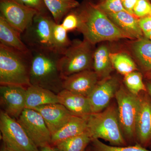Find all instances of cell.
<instances>
[{
  "instance_id": "8d00e7d4",
  "label": "cell",
  "mask_w": 151,
  "mask_h": 151,
  "mask_svg": "<svg viewBox=\"0 0 151 151\" xmlns=\"http://www.w3.org/2000/svg\"><path fill=\"white\" fill-rule=\"evenodd\" d=\"M147 89L149 94L151 96V81L147 83Z\"/></svg>"
},
{
  "instance_id": "f546056e",
  "label": "cell",
  "mask_w": 151,
  "mask_h": 151,
  "mask_svg": "<svg viewBox=\"0 0 151 151\" xmlns=\"http://www.w3.org/2000/svg\"><path fill=\"white\" fill-rule=\"evenodd\" d=\"M78 23V14L73 12H69L63 19L61 24L68 32L77 29Z\"/></svg>"
},
{
  "instance_id": "836d02e7",
  "label": "cell",
  "mask_w": 151,
  "mask_h": 151,
  "mask_svg": "<svg viewBox=\"0 0 151 151\" xmlns=\"http://www.w3.org/2000/svg\"><path fill=\"white\" fill-rule=\"evenodd\" d=\"M138 0H122V5L127 12L134 14V9Z\"/></svg>"
},
{
  "instance_id": "e575fe53",
  "label": "cell",
  "mask_w": 151,
  "mask_h": 151,
  "mask_svg": "<svg viewBox=\"0 0 151 151\" xmlns=\"http://www.w3.org/2000/svg\"><path fill=\"white\" fill-rule=\"evenodd\" d=\"M40 151H59V150L55 147H52L51 145H48L40 148Z\"/></svg>"
},
{
  "instance_id": "d6986e66",
  "label": "cell",
  "mask_w": 151,
  "mask_h": 151,
  "mask_svg": "<svg viewBox=\"0 0 151 151\" xmlns=\"http://www.w3.org/2000/svg\"><path fill=\"white\" fill-rule=\"evenodd\" d=\"M118 27L128 35L131 39H140L143 38V32L138 20L126 11L116 13L106 14Z\"/></svg>"
},
{
  "instance_id": "3957f363",
  "label": "cell",
  "mask_w": 151,
  "mask_h": 151,
  "mask_svg": "<svg viewBox=\"0 0 151 151\" xmlns=\"http://www.w3.org/2000/svg\"><path fill=\"white\" fill-rule=\"evenodd\" d=\"M31 53L23 52L0 44V84L30 86Z\"/></svg>"
},
{
  "instance_id": "44dd1931",
  "label": "cell",
  "mask_w": 151,
  "mask_h": 151,
  "mask_svg": "<svg viewBox=\"0 0 151 151\" xmlns=\"http://www.w3.org/2000/svg\"><path fill=\"white\" fill-rule=\"evenodd\" d=\"M110 54L108 47L105 45H100L94 51L92 68L99 80L110 76L113 70Z\"/></svg>"
},
{
  "instance_id": "9c48e42d",
  "label": "cell",
  "mask_w": 151,
  "mask_h": 151,
  "mask_svg": "<svg viewBox=\"0 0 151 151\" xmlns=\"http://www.w3.org/2000/svg\"><path fill=\"white\" fill-rule=\"evenodd\" d=\"M38 148L51 145V134L40 113L25 108L17 119Z\"/></svg>"
},
{
  "instance_id": "5b68a950",
  "label": "cell",
  "mask_w": 151,
  "mask_h": 151,
  "mask_svg": "<svg viewBox=\"0 0 151 151\" xmlns=\"http://www.w3.org/2000/svg\"><path fill=\"white\" fill-rule=\"evenodd\" d=\"M94 45L84 39L71 41L70 46L60 56L59 68L63 78L89 69H92Z\"/></svg>"
},
{
  "instance_id": "ba28073f",
  "label": "cell",
  "mask_w": 151,
  "mask_h": 151,
  "mask_svg": "<svg viewBox=\"0 0 151 151\" xmlns=\"http://www.w3.org/2000/svg\"><path fill=\"white\" fill-rule=\"evenodd\" d=\"M115 97L117 103L119 123L124 135L129 139L136 138L139 95L132 94L122 86L117 90Z\"/></svg>"
},
{
  "instance_id": "6da1fadb",
  "label": "cell",
  "mask_w": 151,
  "mask_h": 151,
  "mask_svg": "<svg viewBox=\"0 0 151 151\" xmlns=\"http://www.w3.org/2000/svg\"><path fill=\"white\" fill-rule=\"evenodd\" d=\"M78 14L77 30L92 44L131 38L120 29L100 8L90 6Z\"/></svg>"
},
{
  "instance_id": "83f0119b",
  "label": "cell",
  "mask_w": 151,
  "mask_h": 151,
  "mask_svg": "<svg viewBox=\"0 0 151 151\" xmlns=\"http://www.w3.org/2000/svg\"><path fill=\"white\" fill-rule=\"evenodd\" d=\"M92 151H151L139 145L134 146H110L104 144L98 139H92Z\"/></svg>"
},
{
  "instance_id": "4316f807",
  "label": "cell",
  "mask_w": 151,
  "mask_h": 151,
  "mask_svg": "<svg viewBox=\"0 0 151 151\" xmlns=\"http://www.w3.org/2000/svg\"><path fill=\"white\" fill-rule=\"evenodd\" d=\"M124 82L127 90L134 95L138 96L141 92L147 91L143 81L142 76L137 71H133L124 76Z\"/></svg>"
},
{
  "instance_id": "1f68e13d",
  "label": "cell",
  "mask_w": 151,
  "mask_h": 151,
  "mask_svg": "<svg viewBox=\"0 0 151 151\" xmlns=\"http://www.w3.org/2000/svg\"><path fill=\"white\" fill-rule=\"evenodd\" d=\"M23 5L34 9L38 13H46V6L43 0H15Z\"/></svg>"
},
{
  "instance_id": "7402d4cb",
  "label": "cell",
  "mask_w": 151,
  "mask_h": 151,
  "mask_svg": "<svg viewBox=\"0 0 151 151\" xmlns=\"http://www.w3.org/2000/svg\"><path fill=\"white\" fill-rule=\"evenodd\" d=\"M131 49L141 67L146 71L151 70V40L147 39L137 40L132 42Z\"/></svg>"
},
{
  "instance_id": "484cf974",
  "label": "cell",
  "mask_w": 151,
  "mask_h": 151,
  "mask_svg": "<svg viewBox=\"0 0 151 151\" xmlns=\"http://www.w3.org/2000/svg\"><path fill=\"white\" fill-rule=\"evenodd\" d=\"M110 56L113 68L122 75L125 76L137 70L134 61L127 53H110Z\"/></svg>"
},
{
  "instance_id": "30bf717a",
  "label": "cell",
  "mask_w": 151,
  "mask_h": 151,
  "mask_svg": "<svg viewBox=\"0 0 151 151\" xmlns=\"http://www.w3.org/2000/svg\"><path fill=\"white\" fill-rule=\"evenodd\" d=\"M0 10L1 16L21 34L30 24L38 13L15 0H1Z\"/></svg>"
},
{
  "instance_id": "9a60e30c",
  "label": "cell",
  "mask_w": 151,
  "mask_h": 151,
  "mask_svg": "<svg viewBox=\"0 0 151 151\" xmlns=\"http://www.w3.org/2000/svg\"><path fill=\"white\" fill-rule=\"evenodd\" d=\"M33 109L43 117L51 136L66 124L73 115L60 103L42 105Z\"/></svg>"
},
{
  "instance_id": "603a6c76",
  "label": "cell",
  "mask_w": 151,
  "mask_h": 151,
  "mask_svg": "<svg viewBox=\"0 0 151 151\" xmlns=\"http://www.w3.org/2000/svg\"><path fill=\"white\" fill-rule=\"evenodd\" d=\"M54 21L61 24L64 17L71 10L79 5L75 0H43Z\"/></svg>"
},
{
  "instance_id": "ffe728a7",
  "label": "cell",
  "mask_w": 151,
  "mask_h": 151,
  "mask_svg": "<svg viewBox=\"0 0 151 151\" xmlns=\"http://www.w3.org/2000/svg\"><path fill=\"white\" fill-rule=\"evenodd\" d=\"M0 44L23 52L30 51L22 40L21 33L1 16H0Z\"/></svg>"
},
{
  "instance_id": "4dcf8cb0",
  "label": "cell",
  "mask_w": 151,
  "mask_h": 151,
  "mask_svg": "<svg viewBox=\"0 0 151 151\" xmlns=\"http://www.w3.org/2000/svg\"><path fill=\"white\" fill-rule=\"evenodd\" d=\"M134 14L142 18L151 16V4L148 0H138L134 7Z\"/></svg>"
},
{
  "instance_id": "ac0fdd59",
  "label": "cell",
  "mask_w": 151,
  "mask_h": 151,
  "mask_svg": "<svg viewBox=\"0 0 151 151\" xmlns=\"http://www.w3.org/2000/svg\"><path fill=\"white\" fill-rule=\"evenodd\" d=\"M59 103L57 94L40 86L30 85L27 88L26 108L33 109L39 106Z\"/></svg>"
},
{
  "instance_id": "f1b7e54d",
  "label": "cell",
  "mask_w": 151,
  "mask_h": 151,
  "mask_svg": "<svg viewBox=\"0 0 151 151\" xmlns=\"http://www.w3.org/2000/svg\"><path fill=\"white\" fill-rule=\"evenodd\" d=\"M99 8L106 14L126 11L122 5V0H105Z\"/></svg>"
},
{
  "instance_id": "277c9868",
  "label": "cell",
  "mask_w": 151,
  "mask_h": 151,
  "mask_svg": "<svg viewBox=\"0 0 151 151\" xmlns=\"http://www.w3.org/2000/svg\"><path fill=\"white\" fill-rule=\"evenodd\" d=\"M92 139H102L115 146H126L119 123L117 108L108 106L99 113H91L86 119Z\"/></svg>"
},
{
  "instance_id": "4fadbf2b",
  "label": "cell",
  "mask_w": 151,
  "mask_h": 151,
  "mask_svg": "<svg viewBox=\"0 0 151 151\" xmlns=\"http://www.w3.org/2000/svg\"><path fill=\"white\" fill-rule=\"evenodd\" d=\"M99 80L94 70H84L64 78L63 89L88 97Z\"/></svg>"
},
{
  "instance_id": "2e32d148",
  "label": "cell",
  "mask_w": 151,
  "mask_h": 151,
  "mask_svg": "<svg viewBox=\"0 0 151 151\" xmlns=\"http://www.w3.org/2000/svg\"><path fill=\"white\" fill-rule=\"evenodd\" d=\"M59 103L73 116L86 120L92 113L88 97L63 89L57 94Z\"/></svg>"
},
{
  "instance_id": "52a82bcc",
  "label": "cell",
  "mask_w": 151,
  "mask_h": 151,
  "mask_svg": "<svg viewBox=\"0 0 151 151\" xmlns=\"http://www.w3.org/2000/svg\"><path fill=\"white\" fill-rule=\"evenodd\" d=\"M0 130L3 146L10 151H40L18 122L2 111Z\"/></svg>"
},
{
  "instance_id": "5bb4252c",
  "label": "cell",
  "mask_w": 151,
  "mask_h": 151,
  "mask_svg": "<svg viewBox=\"0 0 151 151\" xmlns=\"http://www.w3.org/2000/svg\"><path fill=\"white\" fill-rule=\"evenodd\" d=\"M139 96L136 138L141 145H146L151 140V100L146 94Z\"/></svg>"
},
{
  "instance_id": "d590c367",
  "label": "cell",
  "mask_w": 151,
  "mask_h": 151,
  "mask_svg": "<svg viewBox=\"0 0 151 151\" xmlns=\"http://www.w3.org/2000/svg\"><path fill=\"white\" fill-rule=\"evenodd\" d=\"M144 35L146 38L151 40V30L147 32L144 33Z\"/></svg>"
},
{
  "instance_id": "e0dca14e",
  "label": "cell",
  "mask_w": 151,
  "mask_h": 151,
  "mask_svg": "<svg viewBox=\"0 0 151 151\" xmlns=\"http://www.w3.org/2000/svg\"><path fill=\"white\" fill-rule=\"evenodd\" d=\"M87 131L86 120L72 115L66 124L52 135L51 145L56 146L63 141L81 134Z\"/></svg>"
},
{
  "instance_id": "74e56055",
  "label": "cell",
  "mask_w": 151,
  "mask_h": 151,
  "mask_svg": "<svg viewBox=\"0 0 151 151\" xmlns=\"http://www.w3.org/2000/svg\"><path fill=\"white\" fill-rule=\"evenodd\" d=\"M1 151H10L8 150H7L5 148V147H4V146H2L1 148Z\"/></svg>"
},
{
  "instance_id": "7a4b0ae2",
  "label": "cell",
  "mask_w": 151,
  "mask_h": 151,
  "mask_svg": "<svg viewBox=\"0 0 151 151\" xmlns=\"http://www.w3.org/2000/svg\"><path fill=\"white\" fill-rule=\"evenodd\" d=\"M30 82L57 94L63 89V78L59 65L61 55L52 50H30Z\"/></svg>"
},
{
  "instance_id": "8fae6325",
  "label": "cell",
  "mask_w": 151,
  "mask_h": 151,
  "mask_svg": "<svg viewBox=\"0 0 151 151\" xmlns=\"http://www.w3.org/2000/svg\"><path fill=\"white\" fill-rule=\"evenodd\" d=\"M27 87L15 85L0 86V103L2 111L14 119H18L26 108Z\"/></svg>"
},
{
  "instance_id": "7c38bea8",
  "label": "cell",
  "mask_w": 151,
  "mask_h": 151,
  "mask_svg": "<svg viewBox=\"0 0 151 151\" xmlns=\"http://www.w3.org/2000/svg\"><path fill=\"white\" fill-rule=\"evenodd\" d=\"M119 86V81L115 77L110 76L99 80L88 97L92 113H99L107 108L115 97Z\"/></svg>"
},
{
  "instance_id": "d4e9b609",
  "label": "cell",
  "mask_w": 151,
  "mask_h": 151,
  "mask_svg": "<svg viewBox=\"0 0 151 151\" xmlns=\"http://www.w3.org/2000/svg\"><path fill=\"white\" fill-rule=\"evenodd\" d=\"M67 32L61 24L56 23L53 21L52 25V43L55 50L61 55L71 43L68 37Z\"/></svg>"
},
{
  "instance_id": "cb8c5ba5",
  "label": "cell",
  "mask_w": 151,
  "mask_h": 151,
  "mask_svg": "<svg viewBox=\"0 0 151 151\" xmlns=\"http://www.w3.org/2000/svg\"><path fill=\"white\" fill-rule=\"evenodd\" d=\"M88 131L63 141L54 146L59 151H85L92 141Z\"/></svg>"
},
{
  "instance_id": "8992f818",
  "label": "cell",
  "mask_w": 151,
  "mask_h": 151,
  "mask_svg": "<svg viewBox=\"0 0 151 151\" xmlns=\"http://www.w3.org/2000/svg\"><path fill=\"white\" fill-rule=\"evenodd\" d=\"M53 21L46 13L35 15L30 24L21 34L22 40L30 50L55 51L52 38Z\"/></svg>"
},
{
  "instance_id": "d6a6232c",
  "label": "cell",
  "mask_w": 151,
  "mask_h": 151,
  "mask_svg": "<svg viewBox=\"0 0 151 151\" xmlns=\"http://www.w3.org/2000/svg\"><path fill=\"white\" fill-rule=\"evenodd\" d=\"M138 23L143 33L151 30V16L142 18L138 20Z\"/></svg>"
}]
</instances>
